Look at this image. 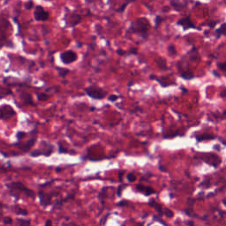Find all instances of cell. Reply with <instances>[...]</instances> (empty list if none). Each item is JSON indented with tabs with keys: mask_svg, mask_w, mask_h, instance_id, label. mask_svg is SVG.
<instances>
[{
	"mask_svg": "<svg viewBox=\"0 0 226 226\" xmlns=\"http://www.w3.org/2000/svg\"><path fill=\"white\" fill-rule=\"evenodd\" d=\"M224 204H225V206H226V200H224Z\"/></svg>",
	"mask_w": 226,
	"mask_h": 226,
	"instance_id": "obj_46",
	"label": "cell"
},
{
	"mask_svg": "<svg viewBox=\"0 0 226 226\" xmlns=\"http://www.w3.org/2000/svg\"><path fill=\"white\" fill-rule=\"evenodd\" d=\"M84 91L87 96L96 100H102L106 97V95H107L106 91H104L103 88L99 87L96 85H91L89 87H85Z\"/></svg>",
	"mask_w": 226,
	"mask_h": 226,
	"instance_id": "obj_4",
	"label": "cell"
},
{
	"mask_svg": "<svg viewBox=\"0 0 226 226\" xmlns=\"http://www.w3.org/2000/svg\"><path fill=\"white\" fill-rule=\"evenodd\" d=\"M128 204H129V201H127V200H120L119 202L117 203V206L124 207V206H128Z\"/></svg>",
	"mask_w": 226,
	"mask_h": 226,
	"instance_id": "obj_31",
	"label": "cell"
},
{
	"mask_svg": "<svg viewBox=\"0 0 226 226\" xmlns=\"http://www.w3.org/2000/svg\"><path fill=\"white\" fill-rule=\"evenodd\" d=\"M177 25L181 26L185 30L189 29V28H197V27L194 25V23L191 21L190 16H186L185 18L180 19L179 21H178V22H177Z\"/></svg>",
	"mask_w": 226,
	"mask_h": 226,
	"instance_id": "obj_10",
	"label": "cell"
},
{
	"mask_svg": "<svg viewBox=\"0 0 226 226\" xmlns=\"http://www.w3.org/2000/svg\"><path fill=\"white\" fill-rule=\"evenodd\" d=\"M13 223V220L11 218V217H9V216H5V217H4L3 218V224H12Z\"/></svg>",
	"mask_w": 226,
	"mask_h": 226,
	"instance_id": "obj_28",
	"label": "cell"
},
{
	"mask_svg": "<svg viewBox=\"0 0 226 226\" xmlns=\"http://www.w3.org/2000/svg\"><path fill=\"white\" fill-rule=\"evenodd\" d=\"M164 215H165L166 217H168V218H171V217H173V216H174L173 212L170 210V209H167V208L164 209Z\"/></svg>",
	"mask_w": 226,
	"mask_h": 226,
	"instance_id": "obj_23",
	"label": "cell"
},
{
	"mask_svg": "<svg viewBox=\"0 0 226 226\" xmlns=\"http://www.w3.org/2000/svg\"><path fill=\"white\" fill-rule=\"evenodd\" d=\"M108 1H109V0H108Z\"/></svg>",
	"mask_w": 226,
	"mask_h": 226,
	"instance_id": "obj_47",
	"label": "cell"
},
{
	"mask_svg": "<svg viewBox=\"0 0 226 226\" xmlns=\"http://www.w3.org/2000/svg\"><path fill=\"white\" fill-rule=\"evenodd\" d=\"M56 71H57V72H58V75H59L61 78H64V79L66 77L67 74L70 73V70H69V69H66V68H61V67L56 66Z\"/></svg>",
	"mask_w": 226,
	"mask_h": 226,
	"instance_id": "obj_16",
	"label": "cell"
},
{
	"mask_svg": "<svg viewBox=\"0 0 226 226\" xmlns=\"http://www.w3.org/2000/svg\"><path fill=\"white\" fill-rule=\"evenodd\" d=\"M13 212L15 213L16 215H21V216H27V214H28V212H27V209H22V208L19 207V206H15L13 208Z\"/></svg>",
	"mask_w": 226,
	"mask_h": 226,
	"instance_id": "obj_17",
	"label": "cell"
},
{
	"mask_svg": "<svg viewBox=\"0 0 226 226\" xmlns=\"http://www.w3.org/2000/svg\"><path fill=\"white\" fill-rule=\"evenodd\" d=\"M5 185L9 189V191H15V192L22 193L26 196H27L28 198H32V199H34L36 197L35 192L29 189V188H27L26 185L21 183V182H12V183L6 184Z\"/></svg>",
	"mask_w": 226,
	"mask_h": 226,
	"instance_id": "obj_3",
	"label": "cell"
},
{
	"mask_svg": "<svg viewBox=\"0 0 226 226\" xmlns=\"http://www.w3.org/2000/svg\"><path fill=\"white\" fill-rule=\"evenodd\" d=\"M153 220H155V221H158V222H160L161 224H165V225H167V224H166L164 220H161V216H153Z\"/></svg>",
	"mask_w": 226,
	"mask_h": 226,
	"instance_id": "obj_30",
	"label": "cell"
},
{
	"mask_svg": "<svg viewBox=\"0 0 226 226\" xmlns=\"http://www.w3.org/2000/svg\"><path fill=\"white\" fill-rule=\"evenodd\" d=\"M49 12L44 10L40 5H36V10L34 12L35 20L37 21H46L49 19Z\"/></svg>",
	"mask_w": 226,
	"mask_h": 226,
	"instance_id": "obj_8",
	"label": "cell"
},
{
	"mask_svg": "<svg viewBox=\"0 0 226 226\" xmlns=\"http://www.w3.org/2000/svg\"><path fill=\"white\" fill-rule=\"evenodd\" d=\"M70 22H69V24H70V26L71 27H75L77 24H79L81 21V16L79 15V14H76V13H71L70 15Z\"/></svg>",
	"mask_w": 226,
	"mask_h": 226,
	"instance_id": "obj_15",
	"label": "cell"
},
{
	"mask_svg": "<svg viewBox=\"0 0 226 226\" xmlns=\"http://www.w3.org/2000/svg\"><path fill=\"white\" fill-rule=\"evenodd\" d=\"M21 98L25 104L35 106V103L33 101V98H32V96H31L30 94H28V93L27 92H21Z\"/></svg>",
	"mask_w": 226,
	"mask_h": 226,
	"instance_id": "obj_13",
	"label": "cell"
},
{
	"mask_svg": "<svg viewBox=\"0 0 226 226\" xmlns=\"http://www.w3.org/2000/svg\"><path fill=\"white\" fill-rule=\"evenodd\" d=\"M45 224V225H46V226H48V225H52V221H51V220H50V219H48V220H47V221L45 222V224Z\"/></svg>",
	"mask_w": 226,
	"mask_h": 226,
	"instance_id": "obj_40",
	"label": "cell"
},
{
	"mask_svg": "<svg viewBox=\"0 0 226 226\" xmlns=\"http://www.w3.org/2000/svg\"><path fill=\"white\" fill-rule=\"evenodd\" d=\"M214 138H215V136H213V135L201 134V136H197L196 140H197V141H202V140H212Z\"/></svg>",
	"mask_w": 226,
	"mask_h": 226,
	"instance_id": "obj_22",
	"label": "cell"
},
{
	"mask_svg": "<svg viewBox=\"0 0 226 226\" xmlns=\"http://www.w3.org/2000/svg\"><path fill=\"white\" fill-rule=\"evenodd\" d=\"M65 148L62 147V145L60 142H58V153H67L66 150H65Z\"/></svg>",
	"mask_w": 226,
	"mask_h": 226,
	"instance_id": "obj_35",
	"label": "cell"
},
{
	"mask_svg": "<svg viewBox=\"0 0 226 226\" xmlns=\"http://www.w3.org/2000/svg\"><path fill=\"white\" fill-rule=\"evenodd\" d=\"M53 152H54V146L46 140H42L39 148L34 150L33 152H31L30 156L32 157H37L40 155L50 156Z\"/></svg>",
	"mask_w": 226,
	"mask_h": 226,
	"instance_id": "obj_2",
	"label": "cell"
},
{
	"mask_svg": "<svg viewBox=\"0 0 226 226\" xmlns=\"http://www.w3.org/2000/svg\"><path fill=\"white\" fill-rule=\"evenodd\" d=\"M125 53H126V52H125L123 50H120V49H118V51H117V54H118V55H120V56H123V55H125Z\"/></svg>",
	"mask_w": 226,
	"mask_h": 226,
	"instance_id": "obj_38",
	"label": "cell"
},
{
	"mask_svg": "<svg viewBox=\"0 0 226 226\" xmlns=\"http://www.w3.org/2000/svg\"><path fill=\"white\" fill-rule=\"evenodd\" d=\"M124 173H125V171H124V170H122V171L119 173V180H120V181H122V176H123Z\"/></svg>",
	"mask_w": 226,
	"mask_h": 226,
	"instance_id": "obj_42",
	"label": "cell"
},
{
	"mask_svg": "<svg viewBox=\"0 0 226 226\" xmlns=\"http://www.w3.org/2000/svg\"><path fill=\"white\" fill-rule=\"evenodd\" d=\"M216 34L217 38H219L221 36H226V23H224V24L216 31Z\"/></svg>",
	"mask_w": 226,
	"mask_h": 226,
	"instance_id": "obj_18",
	"label": "cell"
},
{
	"mask_svg": "<svg viewBox=\"0 0 226 226\" xmlns=\"http://www.w3.org/2000/svg\"><path fill=\"white\" fill-rule=\"evenodd\" d=\"M36 134H34L30 139L27 140L26 142L18 141V142H16V143L13 144V146H14V147H17L18 149L22 150L23 152H27V151H29V150L34 147V145L36 143Z\"/></svg>",
	"mask_w": 226,
	"mask_h": 226,
	"instance_id": "obj_5",
	"label": "cell"
},
{
	"mask_svg": "<svg viewBox=\"0 0 226 226\" xmlns=\"http://www.w3.org/2000/svg\"><path fill=\"white\" fill-rule=\"evenodd\" d=\"M149 21L146 18H139L131 23L127 32L136 34L141 38L147 39L149 37Z\"/></svg>",
	"mask_w": 226,
	"mask_h": 226,
	"instance_id": "obj_1",
	"label": "cell"
},
{
	"mask_svg": "<svg viewBox=\"0 0 226 226\" xmlns=\"http://www.w3.org/2000/svg\"><path fill=\"white\" fill-rule=\"evenodd\" d=\"M170 5H171V7H172L175 11H178V12L182 11L184 8H185V6H186L185 4L182 3V2H180L179 0H170Z\"/></svg>",
	"mask_w": 226,
	"mask_h": 226,
	"instance_id": "obj_14",
	"label": "cell"
},
{
	"mask_svg": "<svg viewBox=\"0 0 226 226\" xmlns=\"http://www.w3.org/2000/svg\"><path fill=\"white\" fill-rule=\"evenodd\" d=\"M0 113H1V119L2 120L10 119L16 115L15 111L9 104H3L1 106V109H0Z\"/></svg>",
	"mask_w": 226,
	"mask_h": 226,
	"instance_id": "obj_7",
	"label": "cell"
},
{
	"mask_svg": "<svg viewBox=\"0 0 226 226\" xmlns=\"http://www.w3.org/2000/svg\"><path fill=\"white\" fill-rule=\"evenodd\" d=\"M36 97L38 101H46L49 99L50 96L46 93H37L36 94Z\"/></svg>",
	"mask_w": 226,
	"mask_h": 226,
	"instance_id": "obj_21",
	"label": "cell"
},
{
	"mask_svg": "<svg viewBox=\"0 0 226 226\" xmlns=\"http://www.w3.org/2000/svg\"><path fill=\"white\" fill-rule=\"evenodd\" d=\"M155 62L157 63L158 66H159L161 69H163V70H166V69H167L166 62H165L164 58H162V57H156V58H155Z\"/></svg>",
	"mask_w": 226,
	"mask_h": 226,
	"instance_id": "obj_19",
	"label": "cell"
},
{
	"mask_svg": "<svg viewBox=\"0 0 226 226\" xmlns=\"http://www.w3.org/2000/svg\"><path fill=\"white\" fill-rule=\"evenodd\" d=\"M137 53V50L136 49H132V51L129 52L128 54H136Z\"/></svg>",
	"mask_w": 226,
	"mask_h": 226,
	"instance_id": "obj_41",
	"label": "cell"
},
{
	"mask_svg": "<svg viewBox=\"0 0 226 226\" xmlns=\"http://www.w3.org/2000/svg\"><path fill=\"white\" fill-rule=\"evenodd\" d=\"M216 24H217V21H209V26L210 27H214Z\"/></svg>",
	"mask_w": 226,
	"mask_h": 226,
	"instance_id": "obj_39",
	"label": "cell"
},
{
	"mask_svg": "<svg viewBox=\"0 0 226 226\" xmlns=\"http://www.w3.org/2000/svg\"><path fill=\"white\" fill-rule=\"evenodd\" d=\"M135 0H125V3H126V4H130V3H132V2H134Z\"/></svg>",
	"mask_w": 226,
	"mask_h": 226,
	"instance_id": "obj_43",
	"label": "cell"
},
{
	"mask_svg": "<svg viewBox=\"0 0 226 226\" xmlns=\"http://www.w3.org/2000/svg\"><path fill=\"white\" fill-rule=\"evenodd\" d=\"M127 5L128 4H126V3H124V5H121L119 8L118 9V12H123L125 10V7L127 6Z\"/></svg>",
	"mask_w": 226,
	"mask_h": 226,
	"instance_id": "obj_36",
	"label": "cell"
},
{
	"mask_svg": "<svg viewBox=\"0 0 226 226\" xmlns=\"http://www.w3.org/2000/svg\"><path fill=\"white\" fill-rule=\"evenodd\" d=\"M17 221L19 223L20 225H30L31 221L30 219L28 220H25V219H17Z\"/></svg>",
	"mask_w": 226,
	"mask_h": 226,
	"instance_id": "obj_25",
	"label": "cell"
},
{
	"mask_svg": "<svg viewBox=\"0 0 226 226\" xmlns=\"http://www.w3.org/2000/svg\"><path fill=\"white\" fill-rule=\"evenodd\" d=\"M168 52H169V54L170 56H176V55L178 54L176 48H175L174 45H172V44L169 46V48H168Z\"/></svg>",
	"mask_w": 226,
	"mask_h": 226,
	"instance_id": "obj_24",
	"label": "cell"
},
{
	"mask_svg": "<svg viewBox=\"0 0 226 226\" xmlns=\"http://www.w3.org/2000/svg\"><path fill=\"white\" fill-rule=\"evenodd\" d=\"M77 54L73 51H66L60 54V59L63 64L69 65L77 60Z\"/></svg>",
	"mask_w": 226,
	"mask_h": 226,
	"instance_id": "obj_6",
	"label": "cell"
},
{
	"mask_svg": "<svg viewBox=\"0 0 226 226\" xmlns=\"http://www.w3.org/2000/svg\"><path fill=\"white\" fill-rule=\"evenodd\" d=\"M187 224H190V225H194V222H192V221L188 222V223H187Z\"/></svg>",
	"mask_w": 226,
	"mask_h": 226,
	"instance_id": "obj_44",
	"label": "cell"
},
{
	"mask_svg": "<svg viewBox=\"0 0 226 226\" xmlns=\"http://www.w3.org/2000/svg\"><path fill=\"white\" fill-rule=\"evenodd\" d=\"M218 67L221 69V70H224V71H226V62L224 63H221L218 65Z\"/></svg>",
	"mask_w": 226,
	"mask_h": 226,
	"instance_id": "obj_37",
	"label": "cell"
},
{
	"mask_svg": "<svg viewBox=\"0 0 226 226\" xmlns=\"http://www.w3.org/2000/svg\"><path fill=\"white\" fill-rule=\"evenodd\" d=\"M136 191H138L140 193H142V194H144L145 195L147 196L155 194V191L153 187L147 186V185H144L142 184H138V185H136Z\"/></svg>",
	"mask_w": 226,
	"mask_h": 226,
	"instance_id": "obj_11",
	"label": "cell"
},
{
	"mask_svg": "<svg viewBox=\"0 0 226 226\" xmlns=\"http://www.w3.org/2000/svg\"><path fill=\"white\" fill-rule=\"evenodd\" d=\"M149 205L150 207H152V208H154L155 211L158 213L159 216H163V215H164V209H163L162 205H160L157 201H155V199H150L149 200Z\"/></svg>",
	"mask_w": 226,
	"mask_h": 226,
	"instance_id": "obj_12",
	"label": "cell"
},
{
	"mask_svg": "<svg viewBox=\"0 0 226 226\" xmlns=\"http://www.w3.org/2000/svg\"><path fill=\"white\" fill-rule=\"evenodd\" d=\"M163 21V18L161 17V16H156L155 17V27L156 28L157 27L159 26L160 24H161V22Z\"/></svg>",
	"mask_w": 226,
	"mask_h": 226,
	"instance_id": "obj_29",
	"label": "cell"
},
{
	"mask_svg": "<svg viewBox=\"0 0 226 226\" xmlns=\"http://www.w3.org/2000/svg\"><path fill=\"white\" fill-rule=\"evenodd\" d=\"M56 194V193H52V194H45L42 190H40L38 192V197L40 200V204L42 207L46 208L47 206L51 204V200H52V196Z\"/></svg>",
	"mask_w": 226,
	"mask_h": 226,
	"instance_id": "obj_9",
	"label": "cell"
},
{
	"mask_svg": "<svg viewBox=\"0 0 226 226\" xmlns=\"http://www.w3.org/2000/svg\"><path fill=\"white\" fill-rule=\"evenodd\" d=\"M25 7H26V9H28V10L32 9V7H33V1H32V0L27 1L26 4H25Z\"/></svg>",
	"mask_w": 226,
	"mask_h": 226,
	"instance_id": "obj_34",
	"label": "cell"
},
{
	"mask_svg": "<svg viewBox=\"0 0 226 226\" xmlns=\"http://www.w3.org/2000/svg\"><path fill=\"white\" fill-rule=\"evenodd\" d=\"M118 99V96L117 95H111V96H110L108 97V100L110 102H115V101H117Z\"/></svg>",
	"mask_w": 226,
	"mask_h": 226,
	"instance_id": "obj_32",
	"label": "cell"
},
{
	"mask_svg": "<svg viewBox=\"0 0 226 226\" xmlns=\"http://www.w3.org/2000/svg\"><path fill=\"white\" fill-rule=\"evenodd\" d=\"M180 76L185 80H192L193 78L194 77V74L191 71H185L180 74Z\"/></svg>",
	"mask_w": 226,
	"mask_h": 226,
	"instance_id": "obj_20",
	"label": "cell"
},
{
	"mask_svg": "<svg viewBox=\"0 0 226 226\" xmlns=\"http://www.w3.org/2000/svg\"><path fill=\"white\" fill-rule=\"evenodd\" d=\"M126 179H127V180H128L130 183H132V182H134V181L136 180V176H135L134 173H133V172H130V173H128L127 176H126Z\"/></svg>",
	"mask_w": 226,
	"mask_h": 226,
	"instance_id": "obj_26",
	"label": "cell"
},
{
	"mask_svg": "<svg viewBox=\"0 0 226 226\" xmlns=\"http://www.w3.org/2000/svg\"><path fill=\"white\" fill-rule=\"evenodd\" d=\"M133 84H134V81H130V82L128 83V86H129V87H131V86H132Z\"/></svg>",
	"mask_w": 226,
	"mask_h": 226,
	"instance_id": "obj_45",
	"label": "cell"
},
{
	"mask_svg": "<svg viewBox=\"0 0 226 226\" xmlns=\"http://www.w3.org/2000/svg\"><path fill=\"white\" fill-rule=\"evenodd\" d=\"M125 187V185H119V186H118V192H117V195H118V197L121 196V194H122V191H123V189Z\"/></svg>",
	"mask_w": 226,
	"mask_h": 226,
	"instance_id": "obj_33",
	"label": "cell"
},
{
	"mask_svg": "<svg viewBox=\"0 0 226 226\" xmlns=\"http://www.w3.org/2000/svg\"><path fill=\"white\" fill-rule=\"evenodd\" d=\"M26 135H27V133H25V132H18V133L16 134V139H17V141H20V140H21V139H22V138H24Z\"/></svg>",
	"mask_w": 226,
	"mask_h": 226,
	"instance_id": "obj_27",
	"label": "cell"
}]
</instances>
